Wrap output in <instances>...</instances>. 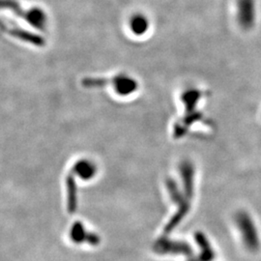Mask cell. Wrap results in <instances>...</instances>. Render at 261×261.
Wrapping results in <instances>:
<instances>
[{
    "label": "cell",
    "mask_w": 261,
    "mask_h": 261,
    "mask_svg": "<svg viewBox=\"0 0 261 261\" xmlns=\"http://www.w3.org/2000/svg\"><path fill=\"white\" fill-rule=\"evenodd\" d=\"M117 82H118L117 77H114V79L85 77L82 81V84L85 88H96V87H103L109 84H115Z\"/></svg>",
    "instance_id": "obj_10"
},
{
    "label": "cell",
    "mask_w": 261,
    "mask_h": 261,
    "mask_svg": "<svg viewBox=\"0 0 261 261\" xmlns=\"http://www.w3.org/2000/svg\"><path fill=\"white\" fill-rule=\"evenodd\" d=\"M73 173L77 174L83 179H89L92 177L94 174V169L88 164H79V165L76 164L73 168Z\"/></svg>",
    "instance_id": "obj_11"
},
{
    "label": "cell",
    "mask_w": 261,
    "mask_h": 261,
    "mask_svg": "<svg viewBox=\"0 0 261 261\" xmlns=\"http://www.w3.org/2000/svg\"><path fill=\"white\" fill-rule=\"evenodd\" d=\"M236 223L239 229H241L243 240L246 244L247 248H249L251 251L257 250L259 247L258 235L251 218L246 213L241 212L236 217Z\"/></svg>",
    "instance_id": "obj_3"
},
{
    "label": "cell",
    "mask_w": 261,
    "mask_h": 261,
    "mask_svg": "<svg viewBox=\"0 0 261 261\" xmlns=\"http://www.w3.org/2000/svg\"><path fill=\"white\" fill-rule=\"evenodd\" d=\"M194 174L195 169L191 163L186 162L181 165V175L184 185V193L189 199L194 196Z\"/></svg>",
    "instance_id": "obj_6"
},
{
    "label": "cell",
    "mask_w": 261,
    "mask_h": 261,
    "mask_svg": "<svg viewBox=\"0 0 261 261\" xmlns=\"http://www.w3.org/2000/svg\"><path fill=\"white\" fill-rule=\"evenodd\" d=\"M166 183L169 196H171L173 202H175L178 206L177 212L173 215V217L168 221V224L164 228L165 234H169L173 231V229L181 223L184 217L188 214L190 210V203L188 201L189 198L179 191L177 185L173 179L168 178Z\"/></svg>",
    "instance_id": "obj_1"
},
{
    "label": "cell",
    "mask_w": 261,
    "mask_h": 261,
    "mask_svg": "<svg viewBox=\"0 0 261 261\" xmlns=\"http://www.w3.org/2000/svg\"><path fill=\"white\" fill-rule=\"evenodd\" d=\"M153 250L159 254H182L188 257L193 255V251L189 244L171 240L167 237H160L154 243Z\"/></svg>",
    "instance_id": "obj_2"
},
{
    "label": "cell",
    "mask_w": 261,
    "mask_h": 261,
    "mask_svg": "<svg viewBox=\"0 0 261 261\" xmlns=\"http://www.w3.org/2000/svg\"><path fill=\"white\" fill-rule=\"evenodd\" d=\"M71 240L75 244H82V243H88L90 245L96 246L100 243V237L95 233H91L86 230L82 222H75L73 224L71 231H70Z\"/></svg>",
    "instance_id": "obj_5"
},
{
    "label": "cell",
    "mask_w": 261,
    "mask_h": 261,
    "mask_svg": "<svg viewBox=\"0 0 261 261\" xmlns=\"http://www.w3.org/2000/svg\"><path fill=\"white\" fill-rule=\"evenodd\" d=\"M196 241L200 249V256L198 260L196 261H211L215 257L214 252L212 248L210 247V244L208 242L205 235L201 232H196ZM190 261L191 260L190 259Z\"/></svg>",
    "instance_id": "obj_9"
},
{
    "label": "cell",
    "mask_w": 261,
    "mask_h": 261,
    "mask_svg": "<svg viewBox=\"0 0 261 261\" xmlns=\"http://www.w3.org/2000/svg\"><path fill=\"white\" fill-rule=\"evenodd\" d=\"M237 20L241 28L251 29L255 20L254 0H237Z\"/></svg>",
    "instance_id": "obj_4"
},
{
    "label": "cell",
    "mask_w": 261,
    "mask_h": 261,
    "mask_svg": "<svg viewBox=\"0 0 261 261\" xmlns=\"http://www.w3.org/2000/svg\"><path fill=\"white\" fill-rule=\"evenodd\" d=\"M6 29H7L6 31L9 33L10 35L18 38L19 40L24 41L27 43L33 44L34 46H44L45 44V40L43 38L30 31H27L19 28H10V27Z\"/></svg>",
    "instance_id": "obj_7"
},
{
    "label": "cell",
    "mask_w": 261,
    "mask_h": 261,
    "mask_svg": "<svg viewBox=\"0 0 261 261\" xmlns=\"http://www.w3.org/2000/svg\"><path fill=\"white\" fill-rule=\"evenodd\" d=\"M67 186V208L69 213H74L77 206V190L75 185L74 173H70L66 178Z\"/></svg>",
    "instance_id": "obj_8"
}]
</instances>
